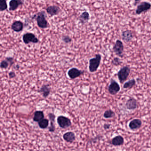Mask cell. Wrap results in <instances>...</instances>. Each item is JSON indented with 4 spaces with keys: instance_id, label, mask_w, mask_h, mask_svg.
Returning a JSON list of instances; mask_svg holds the SVG:
<instances>
[{
    "instance_id": "8fae6325",
    "label": "cell",
    "mask_w": 151,
    "mask_h": 151,
    "mask_svg": "<svg viewBox=\"0 0 151 151\" xmlns=\"http://www.w3.org/2000/svg\"><path fill=\"white\" fill-rule=\"evenodd\" d=\"M24 4L22 0H10L9 2V10L10 11H16L19 6Z\"/></svg>"
},
{
    "instance_id": "7c38bea8",
    "label": "cell",
    "mask_w": 151,
    "mask_h": 151,
    "mask_svg": "<svg viewBox=\"0 0 151 151\" xmlns=\"http://www.w3.org/2000/svg\"><path fill=\"white\" fill-rule=\"evenodd\" d=\"M142 122L140 119H134L130 122L129 127L131 130H137L142 127Z\"/></svg>"
},
{
    "instance_id": "d6986e66",
    "label": "cell",
    "mask_w": 151,
    "mask_h": 151,
    "mask_svg": "<svg viewBox=\"0 0 151 151\" xmlns=\"http://www.w3.org/2000/svg\"><path fill=\"white\" fill-rule=\"evenodd\" d=\"M64 140L68 142H72L75 139V136L74 133L72 132H66L63 135Z\"/></svg>"
},
{
    "instance_id": "3957f363",
    "label": "cell",
    "mask_w": 151,
    "mask_h": 151,
    "mask_svg": "<svg viewBox=\"0 0 151 151\" xmlns=\"http://www.w3.org/2000/svg\"><path fill=\"white\" fill-rule=\"evenodd\" d=\"M130 73V69L129 66H124L121 69L118 73V77L121 83H123L127 79Z\"/></svg>"
},
{
    "instance_id": "7402d4cb",
    "label": "cell",
    "mask_w": 151,
    "mask_h": 151,
    "mask_svg": "<svg viewBox=\"0 0 151 151\" xmlns=\"http://www.w3.org/2000/svg\"><path fill=\"white\" fill-rule=\"evenodd\" d=\"M115 116V113L111 110H106L103 114V117L105 119H111L113 118Z\"/></svg>"
},
{
    "instance_id": "52a82bcc",
    "label": "cell",
    "mask_w": 151,
    "mask_h": 151,
    "mask_svg": "<svg viewBox=\"0 0 151 151\" xmlns=\"http://www.w3.org/2000/svg\"><path fill=\"white\" fill-rule=\"evenodd\" d=\"M119 84L113 79L111 80V83L108 87V91L112 95H115L120 91Z\"/></svg>"
},
{
    "instance_id": "4dcf8cb0",
    "label": "cell",
    "mask_w": 151,
    "mask_h": 151,
    "mask_svg": "<svg viewBox=\"0 0 151 151\" xmlns=\"http://www.w3.org/2000/svg\"><path fill=\"white\" fill-rule=\"evenodd\" d=\"M9 75V77L10 79H12V78H14L16 76V74H15V73L12 71L10 72Z\"/></svg>"
},
{
    "instance_id": "6da1fadb",
    "label": "cell",
    "mask_w": 151,
    "mask_h": 151,
    "mask_svg": "<svg viewBox=\"0 0 151 151\" xmlns=\"http://www.w3.org/2000/svg\"><path fill=\"white\" fill-rule=\"evenodd\" d=\"M47 15L44 11L39 12L33 16L32 19H35L37 22V25L42 29H46L49 27V24L46 19Z\"/></svg>"
},
{
    "instance_id": "7a4b0ae2",
    "label": "cell",
    "mask_w": 151,
    "mask_h": 151,
    "mask_svg": "<svg viewBox=\"0 0 151 151\" xmlns=\"http://www.w3.org/2000/svg\"><path fill=\"white\" fill-rule=\"evenodd\" d=\"M102 60V56L100 54H97L94 58H91L89 60V69L90 72H95L97 71Z\"/></svg>"
},
{
    "instance_id": "5bb4252c",
    "label": "cell",
    "mask_w": 151,
    "mask_h": 151,
    "mask_svg": "<svg viewBox=\"0 0 151 151\" xmlns=\"http://www.w3.org/2000/svg\"><path fill=\"white\" fill-rule=\"evenodd\" d=\"M24 24L20 20H16L14 21L11 25L12 30L16 32H21L24 29Z\"/></svg>"
},
{
    "instance_id": "ba28073f",
    "label": "cell",
    "mask_w": 151,
    "mask_h": 151,
    "mask_svg": "<svg viewBox=\"0 0 151 151\" xmlns=\"http://www.w3.org/2000/svg\"><path fill=\"white\" fill-rule=\"evenodd\" d=\"M151 8V4L150 3L146 1L142 2L137 5L136 10V13L137 15H140L142 12L148 11Z\"/></svg>"
},
{
    "instance_id": "484cf974",
    "label": "cell",
    "mask_w": 151,
    "mask_h": 151,
    "mask_svg": "<svg viewBox=\"0 0 151 151\" xmlns=\"http://www.w3.org/2000/svg\"><path fill=\"white\" fill-rule=\"evenodd\" d=\"M62 40L65 43H69L72 42V39L71 37L67 35H64L62 36Z\"/></svg>"
},
{
    "instance_id": "d6a6232c",
    "label": "cell",
    "mask_w": 151,
    "mask_h": 151,
    "mask_svg": "<svg viewBox=\"0 0 151 151\" xmlns=\"http://www.w3.org/2000/svg\"><path fill=\"white\" fill-rule=\"evenodd\" d=\"M20 68V66L18 65H16V70H18Z\"/></svg>"
},
{
    "instance_id": "f546056e",
    "label": "cell",
    "mask_w": 151,
    "mask_h": 151,
    "mask_svg": "<svg viewBox=\"0 0 151 151\" xmlns=\"http://www.w3.org/2000/svg\"><path fill=\"white\" fill-rule=\"evenodd\" d=\"M49 118L51 122H55V118H56V116L54 115V114L52 113H50L48 114Z\"/></svg>"
},
{
    "instance_id": "5b68a950",
    "label": "cell",
    "mask_w": 151,
    "mask_h": 151,
    "mask_svg": "<svg viewBox=\"0 0 151 151\" xmlns=\"http://www.w3.org/2000/svg\"><path fill=\"white\" fill-rule=\"evenodd\" d=\"M57 122L59 127L63 129L67 128L72 125L71 120L69 118L62 115L58 117Z\"/></svg>"
},
{
    "instance_id": "4316f807",
    "label": "cell",
    "mask_w": 151,
    "mask_h": 151,
    "mask_svg": "<svg viewBox=\"0 0 151 151\" xmlns=\"http://www.w3.org/2000/svg\"><path fill=\"white\" fill-rule=\"evenodd\" d=\"M9 63L6 60H3L1 62V69H7L9 66Z\"/></svg>"
},
{
    "instance_id": "1f68e13d",
    "label": "cell",
    "mask_w": 151,
    "mask_h": 151,
    "mask_svg": "<svg viewBox=\"0 0 151 151\" xmlns=\"http://www.w3.org/2000/svg\"><path fill=\"white\" fill-rule=\"evenodd\" d=\"M111 124H105L104 125L103 128L105 129V130H107V129H109L111 127Z\"/></svg>"
},
{
    "instance_id": "2e32d148",
    "label": "cell",
    "mask_w": 151,
    "mask_h": 151,
    "mask_svg": "<svg viewBox=\"0 0 151 151\" xmlns=\"http://www.w3.org/2000/svg\"><path fill=\"white\" fill-rule=\"evenodd\" d=\"M111 142L113 146H121L124 144V139L123 137L121 136H117L114 137L112 139Z\"/></svg>"
},
{
    "instance_id": "30bf717a",
    "label": "cell",
    "mask_w": 151,
    "mask_h": 151,
    "mask_svg": "<svg viewBox=\"0 0 151 151\" xmlns=\"http://www.w3.org/2000/svg\"><path fill=\"white\" fill-rule=\"evenodd\" d=\"M84 73V71L80 70L77 68H72L69 70L67 74L70 79H74L82 75Z\"/></svg>"
},
{
    "instance_id": "cb8c5ba5",
    "label": "cell",
    "mask_w": 151,
    "mask_h": 151,
    "mask_svg": "<svg viewBox=\"0 0 151 151\" xmlns=\"http://www.w3.org/2000/svg\"><path fill=\"white\" fill-rule=\"evenodd\" d=\"M8 9L6 0H0V11L1 12L6 10Z\"/></svg>"
},
{
    "instance_id": "836d02e7",
    "label": "cell",
    "mask_w": 151,
    "mask_h": 151,
    "mask_svg": "<svg viewBox=\"0 0 151 151\" xmlns=\"http://www.w3.org/2000/svg\"><path fill=\"white\" fill-rule=\"evenodd\" d=\"M142 1V0H135V2H137L139 1Z\"/></svg>"
},
{
    "instance_id": "8992f818",
    "label": "cell",
    "mask_w": 151,
    "mask_h": 151,
    "mask_svg": "<svg viewBox=\"0 0 151 151\" xmlns=\"http://www.w3.org/2000/svg\"><path fill=\"white\" fill-rule=\"evenodd\" d=\"M23 40L24 43L26 44H29L31 42L37 43L39 41L38 38L36 37L34 34L30 32L26 33L23 35Z\"/></svg>"
},
{
    "instance_id": "277c9868",
    "label": "cell",
    "mask_w": 151,
    "mask_h": 151,
    "mask_svg": "<svg viewBox=\"0 0 151 151\" xmlns=\"http://www.w3.org/2000/svg\"><path fill=\"white\" fill-rule=\"evenodd\" d=\"M113 52L118 56L120 58L123 57V52H124V45L123 42L120 40H117L113 48Z\"/></svg>"
},
{
    "instance_id": "83f0119b",
    "label": "cell",
    "mask_w": 151,
    "mask_h": 151,
    "mask_svg": "<svg viewBox=\"0 0 151 151\" xmlns=\"http://www.w3.org/2000/svg\"><path fill=\"white\" fill-rule=\"evenodd\" d=\"M53 122H51L50 126L49 128V131L50 132H53L55 131V127Z\"/></svg>"
},
{
    "instance_id": "e0dca14e",
    "label": "cell",
    "mask_w": 151,
    "mask_h": 151,
    "mask_svg": "<svg viewBox=\"0 0 151 151\" xmlns=\"http://www.w3.org/2000/svg\"><path fill=\"white\" fill-rule=\"evenodd\" d=\"M90 19V15L89 13L87 11L83 12L79 17V20L82 24L87 23Z\"/></svg>"
},
{
    "instance_id": "603a6c76",
    "label": "cell",
    "mask_w": 151,
    "mask_h": 151,
    "mask_svg": "<svg viewBox=\"0 0 151 151\" xmlns=\"http://www.w3.org/2000/svg\"><path fill=\"white\" fill-rule=\"evenodd\" d=\"M39 127L41 129H44L47 128L49 125V121L47 119H43L38 123Z\"/></svg>"
},
{
    "instance_id": "f1b7e54d",
    "label": "cell",
    "mask_w": 151,
    "mask_h": 151,
    "mask_svg": "<svg viewBox=\"0 0 151 151\" xmlns=\"http://www.w3.org/2000/svg\"><path fill=\"white\" fill-rule=\"evenodd\" d=\"M5 60H7L9 62V65L10 66H11L14 64V59H13L12 57L6 58Z\"/></svg>"
},
{
    "instance_id": "9c48e42d",
    "label": "cell",
    "mask_w": 151,
    "mask_h": 151,
    "mask_svg": "<svg viewBox=\"0 0 151 151\" xmlns=\"http://www.w3.org/2000/svg\"><path fill=\"white\" fill-rule=\"evenodd\" d=\"M47 13L51 17L57 16L61 11V9L57 5H51L47 7L46 9Z\"/></svg>"
},
{
    "instance_id": "44dd1931",
    "label": "cell",
    "mask_w": 151,
    "mask_h": 151,
    "mask_svg": "<svg viewBox=\"0 0 151 151\" xmlns=\"http://www.w3.org/2000/svg\"><path fill=\"white\" fill-rule=\"evenodd\" d=\"M135 84L136 81L135 79H133L125 83L123 85V88L125 89H131L133 88Z\"/></svg>"
},
{
    "instance_id": "ac0fdd59",
    "label": "cell",
    "mask_w": 151,
    "mask_h": 151,
    "mask_svg": "<svg viewBox=\"0 0 151 151\" xmlns=\"http://www.w3.org/2000/svg\"><path fill=\"white\" fill-rule=\"evenodd\" d=\"M51 91V88L48 85H43L39 90V92L43 96V97L47 98L49 95Z\"/></svg>"
},
{
    "instance_id": "4fadbf2b",
    "label": "cell",
    "mask_w": 151,
    "mask_h": 151,
    "mask_svg": "<svg viewBox=\"0 0 151 151\" xmlns=\"http://www.w3.org/2000/svg\"><path fill=\"white\" fill-rule=\"evenodd\" d=\"M127 109L129 110H134L138 106L137 100L134 98H130L127 101L126 104Z\"/></svg>"
},
{
    "instance_id": "9a60e30c",
    "label": "cell",
    "mask_w": 151,
    "mask_h": 151,
    "mask_svg": "<svg viewBox=\"0 0 151 151\" xmlns=\"http://www.w3.org/2000/svg\"><path fill=\"white\" fill-rule=\"evenodd\" d=\"M134 35L132 31L130 30H126L122 33V39L126 42H129L133 40Z\"/></svg>"
},
{
    "instance_id": "e575fe53",
    "label": "cell",
    "mask_w": 151,
    "mask_h": 151,
    "mask_svg": "<svg viewBox=\"0 0 151 151\" xmlns=\"http://www.w3.org/2000/svg\"></svg>"
},
{
    "instance_id": "d4e9b609",
    "label": "cell",
    "mask_w": 151,
    "mask_h": 151,
    "mask_svg": "<svg viewBox=\"0 0 151 151\" xmlns=\"http://www.w3.org/2000/svg\"><path fill=\"white\" fill-rule=\"evenodd\" d=\"M111 64L114 66H118L122 64V62L117 57L113 58V60L112 61Z\"/></svg>"
},
{
    "instance_id": "ffe728a7",
    "label": "cell",
    "mask_w": 151,
    "mask_h": 151,
    "mask_svg": "<svg viewBox=\"0 0 151 151\" xmlns=\"http://www.w3.org/2000/svg\"><path fill=\"white\" fill-rule=\"evenodd\" d=\"M43 119H44V114L43 111H37L34 113L33 118L34 121L39 122Z\"/></svg>"
}]
</instances>
